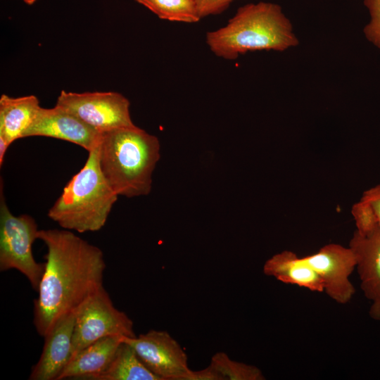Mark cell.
<instances>
[{
	"label": "cell",
	"mask_w": 380,
	"mask_h": 380,
	"mask_svg": "<svg viewBox=\"0 0 380 380\" xmlns=\"http://www.w3.org/2000/svg\"><path fill=\"white\" fill-rule=\"evenodd\" d=\"M45 269L34 301V325L44 337L63 316L75 312L103 286V251L65 229H39Z\"/></svg>",
	"instance_id": "1"
},
{
	"label": "cell",
	"mask_w": 380,
	"mask_h": 380,
	"mask_svg": "<svg viewBox=\"0 0 380 380\" xmlns=\"http://www.w3.org/2000/svg\"><path fill=\"white\" fill-rule=\"evenodd\" d=\"M210 51L226 60L255 51H284L299 44L281 7L260 1L244 5L223 27L206 33Z\"/></svg>",
	"instance_id": "2"
},
{
	"label": "cell",
	"mask_w": 380,
	"mask_h": 380,
	"mask_svg": "<svg viewBox=\"0 0 380 380\" xmlns=\"http://www.w3.org/2000/svg\"><path fill=\"white\" fill-rule=\"evenodd\" d=\"M99 161L106 179L118 196H146L160 159L158 139L135 125L101 132Z\"/></svg>",
	"instance_id": "3"
},
{
	"label": "cell",
	"mask_w": 380,
	"mask_h": 380,
	"mask_svg": "<svg viewBox=\"0 0 380 380\" xmlns=\"http://www.w3.org/2000/svg\"><path fill=\"white\" fill-rule=\"evenodd\" d=\"M98 146L88 152L83 167L48 211V217L63 229L78 233L100 230L118 200L101 170Z\"/></svg>",
	"instance_id": "4"
},
{
	"label": "cell",
	"mask_w": 380,
	"mask_h": 380,
	"mask_svg": "<svg viewBox=\"0 0 380 380\" xmlns=\"http://www.w3.org/2000/svg\"><path fill=\"white\" fill-rule=\"evenodd\" d=\"M39 229L29 215H14L6 205L1 184L0 196V271L12 269L23 274L37 291L45 262L35 260L32 244L38 239Z\"/></svg>",
	"instance_id": "5"
},
{
	"label": "cell",
	"mask_w": 380,
	"mask_h": 380,
	"mask_svg": "<svg viewBox=\"0 0 380 380\" xmlns=\"http://www.w3.org/2000/svg\"><path fill=\"white\" fill-rule=\"evenodd\" d=\"M72 357L92 343L110 336L135 337L133 321L113 305L104 287L75 312Z\"/></svg>",
	"instance_id": "6"
},
{
	"label": "cell",
	"mask_w": 380,
	"mask_h": 380,
	"mask_svg": "<svg viewBox=\"0 0 380 380\" xmlns=\"http://www.w3.org/2000/svg\"><path fill=\"white\" fill-rule=\"evenodd\" d=\"M56 105L100 132L134 125L130 116L129 100L118 92L76 93L63 90Z\"/></svg>",
	"instance_id": "7"
},
{
	"label": "cell",
	"mask_w": 380,
	"mask_h": 380,
	"mask_svg": "<svg viewBox=\"0 0 380 380\" xmlns=\"http://www.w3.org/2000/svg\"><path fill=\"white\" fill-rule=\"evenodd\" d=\"M122 341L161 380H184L191 370L185 351L166 331L151 329L135 337L122 336Z\"/></svg>",
	"instance_id": "8"
},
{
	"label": "cell",
	"mask_w": 380,
	"mask_h": 380,
	"mask_svg": "<svg viewBox=\"0 0 380 380\" xmlns=\"http://www.w3.org/2000/svg\"><path fill=\"white\" fill-rule=\"evenodd\" d=\"M320 277L324 292L336 303L345 305L350 301L355 289L350 277L356 269V258L348 246L329 243L317 252L304 256Z\"/></svg>",
	"instance_id": "9"
},
{
	"label": "cell",
	"mask_w": 380,
	"mask_h": 380,
	"mask_svg": "<svg viewBox=\"0 0 380 380\" xmlns=\"http://www.w3.org/2000/svg\"><path fill=\"white\" fill-rule=\"evenodd\" d=\"M29 137H46L67 141L89 152L99 145L101 132L56 105L51 108H39L23 135V138Z\"/></svg>",
	"instance_id": "10"
},
{
	"label": "cell",
	"mask_w": 380,
	"mask_h": 380,
	"mask_svg": "<svg viewBox=\"0 0 380 380\" xmlns=\"http://www.w3.org/2000/svg\"><path fill=\"white\" fill-rule=\"evenodd\" d=\"M75 319V312L63 316L44 337L43 350L30 380H58L72 357Z\"/></svg>",
	"instance_id": "11"
},
{
	"label": "cell",
	"mask_w": 380,
	"mask_h": 380,
	"mask_svg": "<svg viewBox=\"0 0 380 380\" xmlns=\"http://www.w3.org/2000/svg\"><path fill=\"white\" fill-rule=\"evenodd\" d=\"M348 246L356 258L360 288L370 302V317L380 321V230L363 236L354 232Z\"/></svg>",
	"instance_id": "12"
},
{
	"label": "cell",
	"mask_w": 380,
	"mask_h": 380,
	"mask_svg": "<svg viewBox=\"0 0 380 380\" xmlns=\"http://www.w3.org/2000/svg\"><path fill=\"white\" fill-rule=\"evenodd\" d=\"M122 343V336H110L92 343L71 359L58 380H91L108 367Z\"/></svg>",
	"instance_id": "13"
},
{
	"label": "cell",
	"mask_w": 380,
	"mask_h": 380,
	"mask_svg": "<svg viewBox=\"0 0 380 380\" xmlns=\"http://www.w3.org/2000/svg\"><path fill=\"white\" fill-rule=\"evenodd\" d=\"M263 273L287 284L296 285L312 292H324L323 282L306 260L294 252L284 251L267 259L263 265Z\"/></svg>",
	"instance_id": "14"
},
{
	"label": "cell",
	"mask_w": 380,
	"mask_h": 380,
	"mask_svg": "<svg viewBox=\"0 0 380 380\" xmlns=\"http://www.w3.org/2000/svg\"><path fill=\"white\" fill-rule=\"evenodd\" d=\"M39 99L34 95L0 97V135L11 144L23 135L34 121L39 108Z\"/></svg>",
	"instance_id": "15"
},
{
	"label": "cell",
	"mask_w": 380,
	"mask_h": 380,
	"mask_svg": "<svg viewBox=\"0 0 380 380\" xmlns=\"http://www.w3.org/2000/svg\"><path fill=\"white\" fill-rule=\"evenodd\" d=\"M91 380H161L141 361L134 349L122 341L113 360Z\"/></svg>",
	"instance_id": "16"
},
{
	"label": "cell",
	"mask_w": 380,
	"mask_h": 380,
	"mask_svg": "<svg viewBox=\"0 0 380 380\" xmlns=\"http://www.w3.org/2000/svg\"><path fill=\"white\" fill-rule=\"evenodd\" d=\"M134 1L163 20L186 23H194L201 20L194 0Z\"/></svg>",
	"instance_id": "17"
},
{
	"label": "cell",
	"mask_w": 380,
	"mask_h": 380,
	"mask_svg": "<svg viewBox=\"0 0 380 380\" xmlns=\"http://www.w3.org/2000/svg\"><path fill=\"white\" fill-rule=\"evenodd\" d=\"M210 365L222 380H265L262 372L256 366L232 360L225 353L213 355Z\"/></svg>",
	"instance_id": "18"
},
{
	"label": "cell",
	"mask_w": 380,
	"mask_h": 380,
	"mask_svg": "<svg viewBox=\"0 0 380 380\" xmlns=\"http://www.w3.org/2000/svg\"><path fill=\"white\" fill-rule=\"evenodd\" d=\"M370 19L364 28L365 37L380 49V0H365Z\"/></svg>",
	"instance_id": "19"
},
{
	"label": "cell",
	"mask_w": 380,
	"mask_h": 380,
	"mask_svg": "<svg viewBox=\"0 0 380 380\" xmlns=\"http://www.w3.org/2000/svg\"><path fill=\"white\" fill-rule=\"evenodd\" d=\"M234 0H194L200 18L218 15L224 11Z\"/></svg>",
	"instance_id": "20"
},
{
	"label": "cell",
	"mask_w": 380,
	"mask_h": 380,
	"mask_svg": "<svg viewBox=\"0 0 380 380\" xmlns=\"http://www.w3.org/2000/svg\"><path fill=\"white\" fill-rule=\"evenodd\" d=\"M371 210L380 230V184L366 190L360 198Z\"/></svg>",
	"instance_id": "21"
},
{
	"label": "cell",
	"mask_w": 380,
	"mask_h": 380,
	"mask_svg": "<svg viewBox=\"0 0 380 380\" xmlns=\"http://www.w3.org/2000/svg\"><path fill=\"white\" fill-rule=\"evenodd\" d=\"M184 380H222V379L219 373L209 365L201 370H191Z\"/></svg>",
	"instance_id": "22"
},
{
	"label": "cell",
	"mask_w": 380,
	"mask_h": 380,
	"mask_svg": "<svg viewBox=\"0 0 380 380\" xmlns=\"http://www.w3.org/2000/svg\"><path fill=\"white\" fill-rule=\"evenodd\" d=\"M11 144L8 141V140L4 137L3 136L0 135V166H2V164L4 161V157L5 154L7 151V149L10 146Z\"/></svg>",
	"instance_id": "23"
},
{
	"label": "cell",
	"mask_w": 380,
	"mask_h": 380,
	"mask_svg": "<svg viewBox=\"0 0 380 380\" xmlns=\"http://www.w3.org/2000/svg\"><path fill=\"white\" fill-rule=\"evenodd\" d=\"M24 3L27 5H32L36 2L37 0H23Z\"/></svg>",
	"instance_id": "24"
}]
</instances>
